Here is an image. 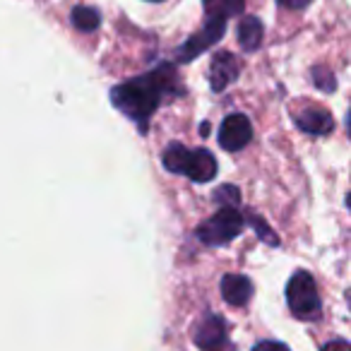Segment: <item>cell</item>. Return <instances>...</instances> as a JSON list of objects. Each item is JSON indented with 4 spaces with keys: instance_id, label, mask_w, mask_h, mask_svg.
<instances>
[{
    "instance_id": "cell-10",
    "label": "cell",
    "mask_w": 351,
    "mask_h": 351,
    "mask_svg": "<svg viewBox=\"0 0 351 351\" xmlns=\"http://www.w3.org/2000/svg\"><path fill=\"white\" fill-rule=\"evenodd\" d=\"M296 123L303 132H311V135H327V132H332V128H335V121H332L330 113H327L325 108H315V106L298 113Z\"/></svg>"
},
{
    "instance_id": "cell-20",
    "label": "cell",
    "mask_w": 351,
    "mask_h": 351,
    "mask_svg": "<svg viewBox=\"0 0 351 351\" xmlns=\"http://www.w3.org/2000/svg\"><path fill=\"white\" fill-rule=\"evenodd\" d=\"M152 3H161V0H152Z\"/></svg>"
},
{
    "instance_id": "cell-11",
    "label": "cell",
    "mask_w": 351,
    "mask_h": 351,
    "mask_svg": "<svg viewBox=\"0 0 351 351\" xmlns=\"http://www.w3.org/2000/svg\"><path fill=\"white\" fill-rule=\"evenodd\" d=\"M263 22L258 17H245L243 22L239 25V41H241V49L243 51H255L263 41Z\"/></svg>"
},
{
    "instance_id": "cell-18",
    "label": "cell",
    "mask_w": 351,
    "mask_h": 351,
    "mask_svg": "<svg viewBox=\"0 0 351 351\" xmlns=\"http://www.w3.org/2000/svg\"><path fill=\"white\" fill-rule=\"evenodd\" d=\"M322 351H351V346L346 339H335V341H330V344L322 346Z\"/></svg>"
},
{
    "instance_id": "cell-4",
    "label": "cell",
    "mask_w": 351,
    "mask_h": 351,
    "mask_svg": "<svg viewBox=\"0 0 351 351\" xmlns=\"http://www.w3.org/2000/svg\"><path fill=\"white\" fill-rule=\"evenodd\" d=\"M243 226L245 219L236 207H221L215 217H210V219L197 226L195 236L205 245H224L229 241H234L243 231Z\"/></svg>"
},
{
    "instance_id": "cell-19",
    "label": "cell",
    "mask_w": 351,
    "mask_h": 351,
    "mask_svg": "<svg viewBox=\"0 0 351 351\" xmlns=\"http://www.w3.org/2000/svg\"><path fill=\"white\" fill-rule=\"evenodd\" d=\"M282 8H291V10H301V8H306L308 3H313V0H277Z\"/></svg>"
},
{
    "instance_id": "cell-6",
    "label": "cell",
    "mask_w": 351,
    "mask_h": 351,
    "mask_svg": "<svg viewBox=\"0 0 351 351\" xmlns=\"http://www.w3.org/2000/svg\"><path fill=\"white\" fill-rule=\"evenodd\" d=\"M224 32H226V22L224 20L207 17L205 27H202L197 34H193L191 39H188L186 44L178 49V60H181V63H191L193 58H197V56H202L207 49H212V46H215L217 41L224 36Z\"/></svg>"
},
{
    "instance_id": "cell-16",
    "label": "cell",
    "mask_w": 351,
    "mask_h": 351,
    "mask_svg": "<svg viewBox=\"0 0 351 351\" xmlns=\"http://www.w3.org/2000/svg\"><path fill=\"white\" fill-rule=\"evenodd\" d=\"M313 77H315V84H317V87L325 89V92H332V89L337 87L335 75L327 73V70H322V68H315V70H313Z\"/></svg>"
},
{
    "instance_id": "cell-2",
    "label": "cell",
    "mask_w": 351,
    "mask_h": 351,
    "mask_svg": "<svg viewBox=\"0 0 351 351\" xmlns=\"http://www.w3.org/2000/svg\"><path fill=\"white\" fill-rule=\"evenodd\" d=\"M161 161H164L166 171H171V173H183L195 183H207L217 176V159L212 156V152L188 149V147L178 145V142L166 147Z\"/></svg>"
},
{
    "instance_id": "cell-12",
    "label": "cell",
    "mask_w": 351,
    "mask_h": 351,
    "mask_svg": "<svg viewBox=\"0 0 351 351\" xmlns=\"http://www.w3.org/2000/svg\"><path fill=\"white\" fill-rule=\"evenodd\" d=\"M205 5L207 17H217V20H229V17H236L239 12H243L245 0H202Z\"/></svg>"
},
{
    "instance_id": "cell-17",
    "label": "cell",
    "mask_w": 351,
    "mask_h": 351,
    "mask_svg": "<svg viewBox=\"0 0 351 351\" xmlns=\"http://www.w3.org/2000/svg\"><path fill=\"white\" fill-rule=\"evenodd\" d=\"M253 351H291L287 344L282 341H260V344L253 346Z\"/></svg>"
},
{
    "instance_id": "cell-3",
    "label": "cell",
    "mask_w": 351,
    "mask_h": 351,
    "mask_svg": "<svg viewBox=\"0 0 351 351\" xmlns=\"http://www.w3.org/2000/svg\"><path fill=\"white\" fill-rule=\"evenodd\" d=\"M287 303L289 311L293 313V317L298 320H315L320 315V296H317L315 279L311 277V272L298 269L287 284Z\"/></svg>"
},
{
    "instance_id": "cell-9",
    "label": "cell",
    "mask_w": 351,
    "mask_h": 351,
    "mask_svg": "<svg viewBox=\"0 0 351 351\" xmlns=\"http://www.w3.org/2000/svg\"><path fill=\"white\" fill-rule=\"evenodd\" d=\"M221 296L231 306H245L253 296V284L243 274H226L221 279Z\"/></svg>"
},
{
    "instance_id": "cell-1",
    "label": "cell",
    "mask_w": 351,
    "mask_h": 351,
    "mask_svg": "<svg viewBox=\"0 0 351 351\" xmlns=\"http://www.w3.org/2000/svg\"><path fill=\"white\" fill-rule=\"evenodd\" d=\"M178 89V77H176V68L169 63L159 65V68L149 70L142 77H135L130 82H123L111 89V101L116 108H121L128 118L135 123L149 121L152 113L159 108L169 94H176Z\"/></svg>"
},
{
    "instance_id": "cell-15",
    "label": "cell",
    "mask_w": 351,
    "mask_h": 351,
    "mask_svg": "<svg viewBox=\"0 0 351 351\" xmlns=\"http://www.w3.org/2000/svg\"><path fill=\"white\" fill-rule=\"evenodd\" d=\"M250 226H253V229L258 231V236H260V239H263L267 245H279V239H277V236H274V231L269 229V226L265 224V221L260 219L258 215L250 217Z\"/></svg>"
},
{
    "instance_id": "cell-8",
    "label": "cell",
    "mask_w": 351,
    "mask_h": 351,
    "mask_svg": "<svg viewBox=\"0 0 351 351\" xmlns=\"http://www.w3.org/2000/svg\"><path fill=\"white\" fill-rule=\"evenodd\" d=\"M239 75H241V63L236 60V56H231L229 51L217 53V58L212 60V68H210V84L215 92H224Z\"/></svg>"
},
{
    "instance_id": "cell-7",
    "label": "cell",
    "mask_w": 351,
    "mask_h": 351,
    "mask_svg": "<svg viewBox=\"0 0 351 351\" xmlns=\"http://www.w3.org/2000/svg\"><path fill=\"white\" fill-rule=\"evenodd\" d=\"M250 137H253V125H250V121L243 113H231V116H226L224 121H221V128H219L221 149L239 152L248 145Z\"/></svg>"
},
{
    "instance_id": "cell-5",
    "label": "cell",
    "mask_w": 351,
    "mask_h": 351,
    "mask_svg": "<svg viewBox=\"0 0 351 351\" xmlns=\"http://www.w3.org/2000/svg\"><path fill=\"white\" fill-rule=\"evenodd\" d=\"M193 339L202 351H236L226 335V322L219 315H205L193 330Z\"/></svg>"
},
{
    "instance_id": "cell-14",
    "label": "cell",
    "mask_w": 351,
    "mask_h": 351,
    "mask_svg": "<svg viewBox=\"0 0 351 351\" xmlns=\"http://www.w3.org/2000/svg\"><path fill=\"white\" fill-rule=\"evenodd\" d=\"M215 200L219 202L221 207H236L241 200V193H239V188H234V186H221L219 191L215 193Z\"/></svg>"
},
{
    "instance_id": "cell-13",
    "label": "cell",
    "mask_w": 351,
    "mask_h": 351,
    "mask_svg": "<svg viewBox=\"0 0 351 351\" xmlns=\"http://www.w3.org/2000/svg\"><path fill=\"white\" fill-rule=\"evenodd\" d=\"M73 25L77 27L80 32H94L101 25V17H99V12L94 10V8L80 5L73 10Z\"/></svg>"
}]
</instances>
